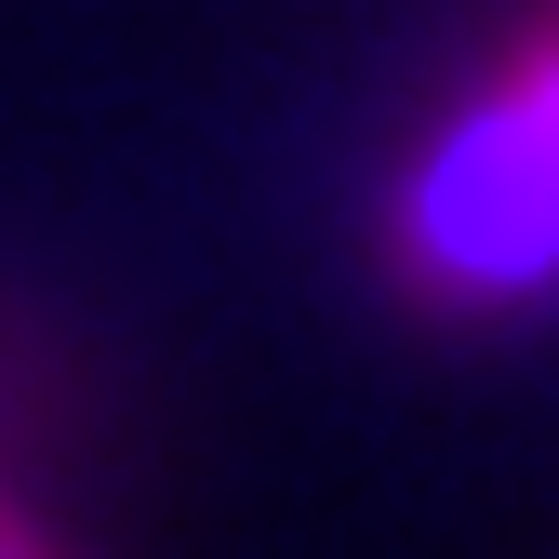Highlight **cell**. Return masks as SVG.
Wrapping results in <instances>:
<instances>
[{
  "instance_id": "obj_1",
  "label": "cell",
  "mask_w": 559,
  "mask_h": 559,
  "mask_svg": "<svg viewBox=\"0 0 559 559\" xmlns=\"http://www.w3.org/2000/svg\"><path fill=\"white\" fill-rule=\"evenodd\" d=\"M0 559H81V546H67V533H53V520L14 493V479H0Z\"/></svg>"
}]
</instances>
